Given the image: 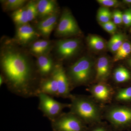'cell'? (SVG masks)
Wrapping results in <instances>:
<instances>
[{
  "label": "cell",
  "mask_w": 131,
  "mask_h": 131,
  "mask_svg": "<svg viewBox=\"0 0 131 131\" xmlns=\"http://www.w3.org/2000/svg\"><path fill=\"white\" fill-rule=\"evenodd\" d=\"M77 21L69 9H64L60 14L54 32L56 37L66 38L81 34Z\"/></svg>",
  "instance_id": "obj_5"
},
{
  "label": "cell",
  "mask_w": 131,
  "mask_h": 131,
  "mask_svg": "<svg viewBox=\"0 0 131 131\" xmlns=\"http://www.w3.org/2000/svg\"><path fill=\"white\" fill-rule=\"evenodd\" d=\"M39 92V93L46 94L53 97H59L57 82L52 74L47 77L40 78Z\"/></svg>",
  "instance_id": "obj_17"
},
{
  "label": "cell",
  "mask_w": 131,
  "mask_h": 131,
  "mask_svg": "<svg viewBox=\"0 0 131 131\" xmlns=\"http://www.w3.org/2000/svg\"><path fill=\"white\" fill-rule=\"evenodd\" d=\"M103 115L115 131H123L131 125V108L121 105L108 106Z\"/></svg>",
  "instance_id": "obj_4"
},
{
  "label": "cell",
  "mask_w": 131,
  "mask_h": 131,
  "mask_svg": "<svg viewBox=\"0 0 131 131\" xmlns=\"http://www.w3.org/2000/svg\"><path fill=\"white\" fill-rule=\"evenodd\" d=\"M87 42L91 49L96 51H101L105 48V42L102 38L96 35H91L88 37Z\"/></svg>",
  "instance_id": "obj_22"
},
{
  "label": "cell",
  "mask_w": 131,
  "mask_h": 131,
  "mask_svg": "<svg viewBox=\"0 0 131 131\" xmlns=\"http://www.w3.org/2000/svg\"><path fill=\"white\" fill-rule=\"evenodd\" d=\"M37 97L39 101L38 109L51 122L63 113L64 109L70 106V104L61 103L46 94L39 93Z\"/></svg>",
  "instance_id": "obj_7"
},
{
  "label": "cell",
  "mask_w": 131,
  "mask_h": 131,
  "mask_svg": "<svg viewBox=\"0 0 131 131\" xmlns=\"http://www.w3.org/2000/svg\"><path fill=\"white\" fill-rule=\"evenodd\" d=\"M60 13V12H59L36 22L34 27L43 38L48 39L51 33L55 30Z\"/></svg>",
  "instance_id": "obj_11"
},
{
  "label": "cell",
  "mask_w": 131,
  "mask_h": 131,
  "mask_svg": "<svg viewBox=\"0 0 131 131\" xmlns=\"http://www.w3.org/2000/svg\"><path fill=\"white\" fill-rule=\"evenodd\" d=\"M130 31H131V29H130Z\"/></svg>",
  "instance_id": "obj_35"
},
{
  "label": "cell",
  "mask_w": 131,
  "mask_h": 131,
  "mask_svg": "<svg viewBox=\"0 0 131 131\" xmlns=\"http://www.w3.org/2000/svg\"><path fill=\"white\" fill-rule=\"evenodd\" d=\"M131 53V44L127 42H125L116 52L113 61L118 62L126 58Z\"/></svg>",
  "instance_id": "obj_24"
},
{
  "label": "cell",
  "mask_w": 131,
  "mask_h": 131,
  "mask_svg": "<svg viewBox=\"0 0 131 131\" xmlns=\"http://www.w3.org/2000/svg\"><path fill=\"white\" fill-rule=\"evenodd\" d=\"M57 80L58 89L59 97L70 98L72 94L71 86L66 70L63 63L57 62L52 73Z\"/></svg>",
  "instance_id": "obj_10"
},
{
  "label": "cell",
  "mask_w": 131,
  "mask_h": 131,
  "mask_svg": "<svg viewBox=\"0 0 131 131\" xmlns=\"http://www.w3.org/2000/svg\"><path fill=\"white\" fill-rule=\"evenodd\" d=\"M102 28L112 35L115 34L117 30V25L114 23L113 21H110L103 24H100Z\"/></svg>",
  "instance_id": "obj_28"
},
{
  "label": "cell",
  "mask_w": 131,
  "mask_h": 131,
  "mask_svg": "<svg viewBox=\"0 0 131 131\" xmlns=\"http://www.w3.org/2000/svg\"><path fill=\"white\" fill-rule=\"evenodd\" d=\"M113 74L115 82L118 83L125 82L131 79L130 73L126 68L122 66L116 68Z\"/></svg>",
  "instance_id": "obj_20"
},
{
  "label": "cell",
  "mask_w": 131,
  "mask_h": 131,
  "mask_svg": "<svg viewBox=\"0 0 131 131\" xmlns=\"http://www.w3.org/2000/svg\"><path fill=\"white\" fill-rule=\"evenodd\" d=\"M87 131H115L110 125L101 122L89 126Z\"/></svg>",
  "instance_id": "obj_27"
},
{
  "label": "cell",
  "mask_w": 131,
  "mask_h": 131,
  "mask_svg": "<svg viewBox=\"0 0 131 131\" xmlns=\"http://www.w3.org/2000/svg\"><path fill=\"white\" fill-rule=\"evenodd\" d=\"M124 42V36L122 34H115L108 42V48L110 51L115 53Z\"/></svg>",
  "instance_id": "obj_21"
},
{
  "label": "cell",
  "mask_w": 131,
  "mask_h": 131,
  "mask_svg": "<svg viewBox=\"0 0 131 131\" xmlns=\"http://www.w3.org/2000/svg\"><path fill=\"white\" fill-rule=\"evenodd\" d=\"M89 90L91 97L98 103H107L113 95L112 89L106 82L95 83Z\"/></svg>",
  "instance_id": "obj_12"
},
{
  "label": "cell",
  "mask_w": 131,
  "mask_h": 131,
  "mask_svg": "<svg viewBox=\"0 0 131 131\" xmlns=\"http://www.w3.org/2000/svg\"><path fill=\"white\" fill-rule=\"evenodd\" d=\"M123 2L127 4H131V0H124Z\"/></svg>",
  "instance_id": "obj_33"
},
{
  "label": "cell",
  "mask_w": 131,
  "mask_h": 131,
  "mask_svg": "<svg viewBox=\"0 0 131 131\" xmlns=\"http://www.w3.org/2000/svg\"><path fill=\"white\" fill-rule=\"evenodd\" d=\"M25 7L29 22L34 21L37 19L38 12L37 1H28Z\"/></svg>",
  "instance_id": "obj_23"
},
{
  "label": "cell",
  "mask_w": 131,
  "mask_h": 131,
  "mask_svg": "<svg viewBox=\"0 0 131 131\" xmlns=\"http://www.w3.org/2000/svg\"><path fill=\"white\" fill-rule=\"evenodd\" d=\"M93 61L87 57H82L70 66L66 73L70 82L71 89L89 83L93 75Z\"/></svg>",
  "instance_id": "obj_3"
},
{
  "label": "cell",
  "mask_w": 131,
  "mask_h": 131,
  "mask_svg": "<svg viewBox=\"0 0 131 131\" xmlns=\"http://www.w3.org/2000/svg\"><path fill=\"white\" fill-rule=\"evenodd\" d=\"M111 70V63L107 57L103 56L98 58L95 68L96 83L106 82L110 76Z\"/></svg>",
  "instance_id": "obj_15"
},
{
  "label": "cell",
  "mask_w": 131,
  "mask_h": 131,
  "mask_svg": "<svg viewBox=\"0 0 131 131\" xmlns=\"http://www.w3.org/2000/svg\"><path fill=\"white\" fill-rule=\"evenodd\" d=\"M54 42L48 39H39L33 42L27 49L32 57H38L50 54L53 50Z\"/></svg>",
  "instance_id": "obj_14"
},
{
  "label": "cell",
  "mask_w": 131,
  "mask_h": 131,
  "mask_svg": "<svg viewBox=\"0 0 131 131\" xmlns=\"http://www.w3.org/2000/svg\"><path fill=\"white\" fill-rule=\"evenodd\" d=\"M10 16L16 27L30 24L25 6L12 12Z\"/></svg>",
  "instance_id": "obj_18"
},
{
  "label": "cell",
  "mask_w": 131,
  "mask_h": 131,
  "mask_svg": "<svg viewBox=\"0 0 131 131\" xmlns=\"http://www.w3.org/2000/svg\"><path fill=\"white\" fill-rule=\"evenodd\" d=\"M28 1L27 0H2L1 3L4 12L12 13L25 6Z\"/></svg>",
  "instance_id": "obj_19"
},
{
  "label": "cell",
  "mask_w": 131,
  "mask_h": 131,
  "mask_svg": "<svg viewBox=\"0 0 131 131\" xmlns=\"http://www.w3.org/2000/svg\"><path fill=\"white\" fill-rule=\"evenodd\" d=\"M53 131H87L88 125L71 112L63 113L51 122Z\"/></svg>",
  "instance_id": "obj_8"
},
{
  "label": "cell",
  "mask_w": 131,
  "mask_h": 131,
  "mask_svg": "<svg viewBox=\"0 0 131 131\" xmlns=\"http://www.w3.org/2000/svg\"><path fill=\"white\" fill-rule=\"evenodd\" d=\"M97 2L103 7H117L119 5V2L117 0H98Z\"/></svg>",
  "instance_id": "obj_29"
},
{
  "label": "cell",
  "mask_w": 131,
  "mask_h": 131,
  "mask_svg": "<svg viewBox=\"0 0 131 131\" xmlns=\"http://www.w3.org/2000/svg\"><path fill=\"white\" fill-rule=\"evenodd\" d=\"M113 21L115 25H119L123 23V13L119 10H115L112 13Z\"/></svg>",
  "instance_id": "obj_30"
},
{
  "label": "cell",
  "mask_w": 131,
  "mask_h": 131,
  "mask_svg": "<svg viewBox=\"0 0 131 131\" xmlns=\"http://www.w3.org/2000/svg\"><path fill=\"white\" fill-rule=\"evenodd\" d=\"M39 20L60 12L58 5L55 0L37 1Z\"/></svg>",
  "instance_id": "obj_16"
},
{
  "label": "cell",
  "mask_w": 131,
  "mask_h": 131,
  "mask_svg": "<svg viewBox=\"0 0 131 131\" xmlns=\"http://www.w3.org/2000/svg\"><path fill=\"white\" fill-rule=\"evenodd\" d=\"M129 65L131 67V58L130 59L129 61Z\"/></svg>",
  "instance_id": "obj_34"
},
{
  "label": "cell",
  "mask_w": 131,
  "mask_h": 131,
  "mask_svg": "<svg viewBox=\"0 0 131 131\" xmlns=\"http://www.w3.org/2000/svg\"><path fill=\"white\" fill-rule=\"evenodd\" d=\"M81 40L78 38H61L54 42L53 50L57 62L69 60L75 56L81 47Z\"/></svg>",
  "instance_id": "obj_6"
},
{
  "label": "cell",
  "mask_w": 131,
  "mask_h": 131,
  "mask_svg": "<svg viewBox=\"0 0 131 131\" xmlns=\"http://www.w3.org/2000/svg\"><path fill=\"white\" fill-rule=\"evenodd\" d=\"M14 40L21 47L27 48L41 36L34 26L28 24L16 27Z\"/></svg>",
  "instance_id": "obj_9"
},
{
  "label": "cell",
  "mask_w": 131,
  "mask_h": 131,
  "mask_svg": "<svg viewBox=\"0 0 131 131\" xmlns=\"http://www.w3.org/2000/svg\"><path fill=\"white\" fill-rule=\"evenodd\" d=\"M56 63L57 61L54 60L51 53L37 58L35 64L40 78L51 75Z\"/></svg>",
  "instance_id": "obj_13"
},
{
  "label": "cell",
  "mask_w": 131,
  "mask_h": 131,
  "mask_svg": "<svg viewBox=\"0 0 131 131\" xmlns=\"http://www.w3.org/2000/svg\"><path fill=\"white\" fill-rule=\"evenodd\" d=\"M69 99L70 112L79 117L87 125L102 122L103 110L91 96L72 94Z\"/></svg>",
  "instance_id": "obj_2"
},
{
  "label": "cell",
  "mask_w": 131,
  "mask_h": 131,
  "mask_svg": "<svg viewBox=\"0 0 131 131\" xmlns=\"http://www.w3.org/2000/svg\"><path fill=\"white\" fill-rule=\"evenodd\" d=\"M97 18L99 24H103L111 21L112 13L108 8L101 7L98 9Z\"/></svg>",
  "instance_id": "obj_26"
},
{
  "label": "cell",
  "mask_w": 131,
  "mask_h": 131,
  "mask_svg": "<svg viewBox=\"0 0 131 131\" xmlns=\"http://www.w3.org/2000/svg\"><path fill=\"white\" fill-rule=\"evenodd\" d=\"M5 84V77L1 73L0 74V86L1 87L3 84Z\"/></svg>",
  "instance_id": "obj_32"
},
{
  "label": "cell",
  "mask_w": 131,
  "mask_h": 131,
  "mask_svg": "<svg viewBox=\"0 0 131 131\" xmlns=\"http://www.w3.org/2000/svg\"><path fill=\"white\" fill-rule=\"evenodd\" d=\"M123 23L127 26H131V9L126 10L123 13Z\"/></svg>",
  "instance_id": "obj_31"
},
{
  "label": "cell",
  "mask_w": 131,
  "mask_h": 131,
  "mask_svg": "<svg viewBox=\"0 0 131 131\" xmlns=\"http://www.w3.org/2000/svg\"><path fill=\"white\" fill-rule=\"evenodd\" d=\"M32 57L13 38L4 36L1 39V73L8 89L24 98L37 97L39 93L40 78Z\"/></svg>",
  "instance_id": "obj_1"
},
{
  "label": "cell",
  "mask_w": 131,
  "mask_h": 131,
  "mask_svg": "<svg viewBox=\"0 0 131 131\" xmlns=\"http://www.w3.org/2000/svg\"><path fill=\"white\" fill-rule=\"evenodd\" d=\"M114 99L118 102L131 101V86L118 90L115 94Z\"/></svg>",
  "instance_id": "obj_25"
}]
</instances>
